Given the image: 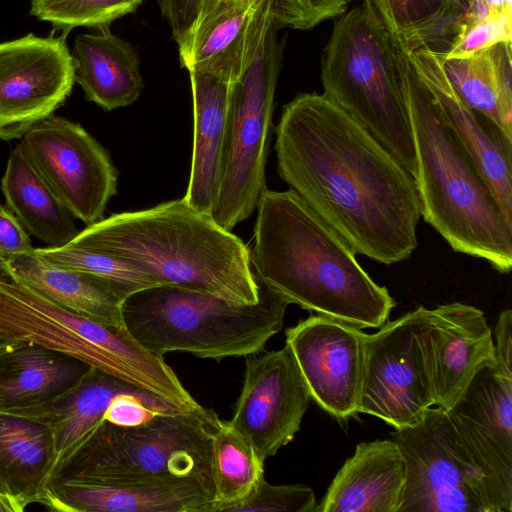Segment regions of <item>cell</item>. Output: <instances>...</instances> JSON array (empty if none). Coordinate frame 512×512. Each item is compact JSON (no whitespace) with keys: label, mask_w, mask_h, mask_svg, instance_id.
I'll use <instances>...</instances> for the list:
<instances>
[{"label":"cell","mask_w":512,"mask_h":512,"mask_svg":"<svg viewBox=\"0 0 512 512\" xmlns=\"http://www.w3.org/2000/svg\"><path fill=\"white\" fill-rule=\"evenodd\" d=\"M258 282L254 304L168 285L139 290L122 302L124 331L160 357L176 351L216 360L257 354L282 329L289 305Z\"/></svg>","instance_id":"5"},{"label":"cell","mask_w":512,"mask_h":512,"mask_svg":"<svg viewBox=\"0 0 512 512\" xmlns=\"http://www.w3.org/2000/svg\"><path fill=\"white\" fill-rule=\"evenodd\" d=\"M0 274L76 314L124 330V298L113 287L88 274L50 263L36 248L0 259Z\"/></svg>","instance_id":"22"},{"label":"cell","mask_w":512,"mask_h":512,"mask_svg":"<svg viewBox=\"0 0 512 512\" xmlns=\"http://www.w3.org/2000/svg\"><path fill=\"white\" fill-rule=\"evenodd\" d=\"M447 415L482 471L495 512L512 511V375L481 369Z\"/></svg>","instance_id":"16"},{"label":"cell","mask_w":512,"mask_h":512,"mask_svg":"<svg viewBox=\"0 0 512 512\" xmlns=\"http://www.w3.org/2000/svg\"><path fill=\"white\" fill-rule=\"evenodd\" d=\"M407 53L427 49L445 55L468 18L471 0H362Z\"/></svg>","instance_id":"29"},{"label":"cell","mask_w":512,"mask_h":512,"mask_svg":"<svg viewBox=\"0 0 512 512\" xmlns=\"http://www.w3.org/2000/svg\"><path fill=\"white\" fill-rule=\"evenodd\" d=\"M351 0H271V13L278 26L307 30L340 16Z\"/></svg>","instance_id":"36"},{"label":"cell","mask_w":512,"mask_h":512,"mask_svg":"<svg viewBox=\"0 0 512 512\" xmlns=\"http://www.w3.org/2000/svg\"><path fill=\"white\" fill-rule=\"evenodd\" d=\"M317 505L313 490L307 486L273 485L262 478L249 497L224 512H316Z\"/></svg>","instance_id":"35"},{"label":"cell","mask_w":512,"mask_h":512,"mask_svg":"<svg viewBox=\"0 0 512 512\" xmlns=\"http://www.w3.org/2000/svg\"><path fill=\"white\" fill-rule=\"evenodd\" d=\"M511 3L496 6L484 19H466L452 42L444 59L461 58L480 52L498 42L511 41Z\"/></svg>","instance_id":"34"},{"label":"cell","mask_w":512,"mask_h":512,"mask_svg":"<svg viewBox=\"0 0 512 512\" xmlns=\"http://www.w3.org/2000/svg\"><path fill=\"white\" fill-rule=\"evenodd\" d=\"M66 35L0 43V139H20L70 95L75 72Z\"/></svg>","instance_id":"13"},{"label":"cell","mask_w":512,"mask_h":512,"mask_svg":"<svg viewBox=\"0 0 512 512\" xmlns=\"http://www.w3.org/2000/svg\"><path fill=\"white\" fill-rule=\"evenodd\" d=\"M143 0H32L30 14L67 35L76 27L100 29L133 13Z\"/></svg>","instance_id":"33"},{"label":"cell","mask_w":512,"mask_h":512,"mask_svg":"<svg viewBox=\"0 0 512 512\" xmlns=\"http://www.w3.org/2000/svg\"><path fill=\"white\" fill-rule=\"evenodd\" d=\"M16 342L17 341L10 339V338L6 337L5 335H3L2 333H0V349H3L9 345L16 343Z\"/></svg>","instance_id":"40"},{"label":"cell","mask_w":512,"mask_h":512,"mask_svg":"<svg viewBox=\"0 0 512 512\" xmlns=\"http://www.w3.org/2000/svg\"><path fill=\"white\" fill-rule=\"evenodd\" d=\"M0 333L77 358L182 408H201L163 357L124 330L76 314L0 276Z\"/></svg>","instance_id":"8"},{"label":"cell","mask_w":512,"mask_h":512,"mask_svg":"<svg viewBox=\"0 0 512 512\" xmlns=\"http://www.w3.org/2000/svg\"><path fill=\"white\" fill-rule=\"evenodd\" d=\"M310 394L289 347L248 355L231 426L265 462L300 429Z\"/></svg>","instance_id":"15"},{"label":"cell","mask_w":512,"mask_h":512,"mask_svg":"<svg viewBox=\"0 0 512 512\" xmlns=\"http://www.w3.org/2000/svg\"><path fill=\"white\" fill-rule=\"evenodd\" d=\"M6 206L27 233L48 247H62L80 232L75 217L57 198L20 143L11 151L1 181Z\"/></svg>","instance_id":"28"},{"label":"cell","mask_w":512,"mask_h":512,"mask_svg":"<svg viewBox=\"0 0 512 512\" xmlns=\"http://www.w3.org/2000/svg\"><path fill=\"white\" fill-rule=\"evenodd\" d=\"M27 157L57 198L87 226L104 218L118 173L107 151L79 124L50 115L21 138Z\"/></svg>","instance_id":"12"},{"label":"cell","mask_w":512,"mask_h":512,"mask_svg":"<svg viewBox=\"0 0 512 512\" xmlns=\"http://www.w3.org/2000/svg\"><path fill=\"white\" fill-rule=\"evenodd\" d=\"M494 353L496 367L512 375V311L503 310L495 326Z\"/></svg>","instance_id":"39"},{"label":"cell","mask_w":512,"mask_h":512,"mask_svg":"<svg viewBox=\"0 0 512 512\" xmlns=\"http://www.w3.org/2000/svg\"><path fill=\"white\" fill-rule=\"evenodd\" d=\"M408 55L485 179L502 213L512 223V137L459 97L444 73L439 54L417 49Z\"/></svg>","instance_id":"17"},{"label":"cell","mask_w":512,"mask_h":512,"mask_svg":"<svg viewBox=\"0 0 512 512\" xmlns=\"http://www.w3.org/2000/svg\"><path fill=\"white\" fill-rule=\"evenodd\" d=\"M428 330V309L420 306L367 334L358 413L400 429L435 406Z\"/></svg>","instance_id":"11"},{"label":"cell","mask_w":512,"mask_h":512,"mask_svg":"<svg viewBox=\"0 0 512 512\" xmlns=\"http://www.w3.org/2000/svg\"><path fill=\"white\" fill-rule=\"evenodd\" d=\"M142 390L91 366L74 386L56 398L11 413L32 418L50 429L56 466L106 419L119 396Z\"/></svg>","instance_id":"25"},{"label":"cell","mask_w":512,"mask_h":512,"mask_svg":"<svg viewBox=\"0 0 512 512\" xmlns=\"http://www.w3.org/2000/svg\"><path fill=\"white\" fill-rule=\"evenodd\" d=\"M32 250L26 230L9 208L0 204V259Z\"/></svg>","instance_id":"38"},{"label":"cell","mask_w":512,"mask_h":512,"mask_svg":"<svg viewBox=\"0 0 512 512\" xmlns=\"http://www.w3.org/2000/svg\"><path fill=\"white\" fill-rule=\"evenodd\" d=\"M271 0H260L240 77L230 86L222 175L211 213L231 231L256 210L266 187L265 166L282 47Z\"/></svg>","instance_id":"9"},{"label":"cell","mask_w":512,"mask_h":512,"mask_svg":"<svg viewBox=\"0 0 512 512\" xmlns=\"http://www.w3.org/2000/svg\"><path fill=\"white\" fill-rule=\"evenodd\" d=\"M441 62L459 97L512 137L511 41L498 42L467 57H441Z\"/></svg>","instance_id":"30"},{"label":"cell","mask_w":512,"mask_h":512,"mask_svg":"<svg viewBox=\"0 0 512 512\" xmlns=\"http://www.w3.org/2000/svg\"><path fill=\"white\" fill-rule=\"evenodd\" d=\"M428 318L435 406L447 411L481 369L496 364L492 330L480 309L460 302L428 309Z\"/></svg>","instance_id":"18"},{"label":"cell","mask_w":512,"mask_h":512,"mask_svg":"<svg viewBox=\"0 0 512 512\" xmlns=\"http://www.w3.org/2000/svg\"><path fill=\"white\" fill-rule=\"evenodd\" d=\"M511 1V0H510Z\"/></svg>","instance_id":"42"},{"label":"cell","mask_w":512,"mask_h":512,"mask_svg":"<svg viewBox=\"0 0 512 512\" xmlns=\"http://www.w3.org/2000/svg\"><path fill=\"white\" fill-rule=\"evenodd\" d=\"M254 246L258 279L289 304L360 329L379 328L396 302L361 267L355 251L292 189H265Z\"/></svg>","instance_id":"2"},{"label":"cell","mask_w":512,"mask_h":512,"mask_svg":"<svg viewBox=\"0 0 512 512\" xmlns=\"http://www.w3.org/2000/svg\"><path fill=\"white\" fill-rule=\"evenodd\" d=\"M71 56L86 100L111 111L139 98L144 83L138 53L109 27L76 36Z\"/></svg>","instance_id":"27"},{"label":"cell","mask_w":512,"mask_h":512,"mask_svg":"<svg viewBox=\"0 0 512 512\" xmlns=\"http://www.w3.org/2000/svg\"><path fill=\"white\" fill-rule=\"evenodd\" d=\"M275 151L281 179L356 254L390 265L417 248L413 176L325 94L301 93L283 107Z\"/></svg>","instance_id":"1"},{"label":"cell","mask_w":512,"mask_h":512,"mask_svg":"<svg viewBox=\"0 0 512 512\" xmlns=\"http://www.w3.org/2000/svg\"><path fill=\"white\" fill-rule=\"evenodd\" d=\"M0 512H15L14 508L3 498L0 497Z\"/></svg>","instance_id":"41"},{"label":"cell","mask_w":512,"mask_h":512,"mask_svg":"<svg viewBox=\"0 0 512 512\" xmlns=\"http://www.w3.org/2000/svg\"><path fill=\"white\" fill-rule=\"evenodd\" d=\"M310 397L340 421L358 413L366 337L360 328L323 315H311L285 331Z\"/></svg>","instance_id":"14"},{"label":"cell","mask_w":512,"mask_h":512,"mask_svg":"<svg viewBox=\"0 0 512 512\" xmlns=\"http://www.w3.org/2000/svg\"><path fill=\"white\" fill-rule=\"evenodd\" d=\"M392 440L406 470L398 512H495L485 477L445 410L429 408L417 424L395 429Z\"/></svg>","instance_id":"10"},{"label":"cell","mask_w":512,"mask_h":512,"mask_svg":"<svg viewBox=\"0 0 512 512\" xmlns=\"http://www.w3.org/2000/svg\"><path fill=\"white\" fill-rule=\"evenodd\" d=\"M263 466L253 446L229 421L220 419L211 442L214 502L209 512H224L249 497L264 478Z\"/></svg>","instance_id":"31"},{"label":"cell","mask_w":512,"mask_h":512,"mask_svg":"<svg viewBox=\"0 0 512 512\" xmlns=\"http://www.w3.org/2000/svg\"><path fill=\"white\" fill-rule=\"evenodd\" d=\"M405 480L404 459L393 440L361 442L336 473L316 512H398Z\"/></svg>","instance_id":"20"},{"label":"cell","mask_w":512,"mask_h":512,"mask_svg":"<svg viewBox=\"0 0 512 512\" xmlns=\"http://www.w3.org/2000/svg\"><path fill=\"white\" fill-rule=\"evenodd\" d=\"M210 481L98 485L49 481L45 506L61 512H209Z\"/></svg>","instance_id":"19"},{"label":"cell","mask_w":512,"mask_h":512,"mask_svg":"<svg viewBox=\"0 0 512 512\" xmlns=\"http://www.w3.org/2000/svg\"><path fill=\"white\" fill-rule=\"evenodd\" d=\"M70 243L128 262L157 285L206 292L236 304H254L260 297L246 244L183 198L113 214Z\"/></svg>","instance_id":"3"},{"label":"cell","mask_w":512,"mask_h":512,"mask_svg":"<svg viewBox=\"0 0 512 512\" xmlns=\"http://www.w3.org/2000/svg\"><path fill=\"white\" fill-rule=\"evenodd\" d=\"M193 96V151L184 201L211 215L220 185L231 83L189 71Z\"/></svg>","instance_id":"23"},{"label":"cell","mask_w":512,"mask_h":512,"mask_svg":"<svg viewBox=\"0 0 512 512\" xmlns=\"http://www.w3.org/2000/svg\"><path fill=\"white\" fill-rule=\"evenodd\" d=\"M324 93L413 176L415 150L393 39L362 3L334 23L323 51Z\"/></svg>","instance_id":"7"},{"label":"cell","mask_w":512,"mask_h":512,"mask_svg":"<svg viewBox=\"0 0 512 512\" xmlns=\"http://www.w3.org/2000/svg\"><path fill=\"white\" fill-rule=\"evenodd\" d=\"M203 0H159L162 15L167 19L178 46L188 36Z\"/></svg>","instance_id":"37"},{"label":"cell","mask_w":512,"mask_h":512,"mask_svg":"<svg viewBox=\"0 0 512 512\" xmlns=\"http://www.w3.org/2000/svg\"><path fill=\"white\" fill-rule=\"evenodd\" d=\"M56 451L50 429L32 418L0 412V497L15 512L45 506Z\"/></svg>","instance_id":"24"},{"label":"cell","mask_w":512,"mask_h":512,"mask_svg":"<svg viewBox=\"0 0 512 512\" xmlns=\"http://www.w3.org/2000/svg\"><path fill=\"white\" fill-rule=\"evenodd\" d=\"M207 408L160 413L131 426L102 421L53 469L49 481L126 485L201 479L212 482Z\"/></svg>","instance_id":"6"},{"label":"cell","mask_w":512,"mask_h":512,"mask_svg":"<svg viewBox=\"0 0 512 512\" xmlns=\"http://www.w3.org/2000/svg\"><path fill=\"white\" fill-rule=\"evenodd\" d=\"M259 1L203 0L193 27L178 46L181 65L235 82L244 67Z\"/></svg>","instance_id":"21"},{"label":"cell","mask_w":512,"mask_h":512,"mask_svg":"<svg viewBox=\"0 0 512 512\" xmlns=\"http://www.w3.org/2000/svg\"><path fill=\"white\" fill-rule=\"evenodd\" d=\"M91 366L36 343L0 349V412L48 402L74 386Z\"/></svg>","instance_id":"26"},{"label":"cell","mask_w":512,"mask_h":512,"mask_svg":"<svg viewBox=\"0 0 512 512\" xmlns=\"http://www.w3.org/2000/svg\"><path fill=\"white\" fill-rule=\"evenodd\" d=\"M394 43L413 137V178L421 216L454 251L481 258L498 272L509 273L512 223L502 213L408 53Z\"/></svg>","instance_id":"4"},{"label":"cell","mask_w":512,"mask_h":512,"mask_svg":"<svg viewBox=\"0 0 512 512\" xmlns=\"http://www.w3.org/2000/svg\"><path fill=\"white\" fill-rule=\"evenodd\" d=\"M52 264L80 271L113 287L124 299L157 285L153 278L119 258L68 243L62 247L36 248Z\"/></svg>","instance_id":"32"}]
</instances>
